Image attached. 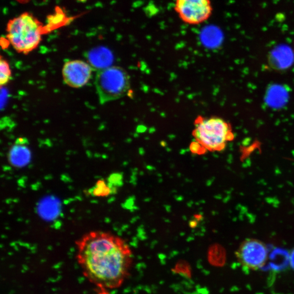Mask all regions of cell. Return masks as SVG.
<instances>
[{"mask_svg": "<svg viewBox=\"0 0 294 294\" xmlns=\"http://www.w3.org/2000/svg\"><path fill=\"white\" fill-rule=\"evenodd\" d=\"M290 261H291V264L292 265L293 268H294V250L292 251L291 257H290Z\"/></svg>", "mask_w": 294, "mask_h": 294, "instance_id": "7c38bea8", "label": "cell"}, {"mask_svg": "<svg viewBox=\"0 0 294 294\" xmlns=\"http://www.w3.org/2000/svg\"><path fill=\"white\" fill-rule=\"evenodd\" d=\"M89 65L98 71L111 67V56L105 49H97L89 52L88 55Z\"/></svg>", "mask_w": 294, "mask_h": 294, "instance_id": "9c48e42d", "label": "cell"}, {"mask_svg": "<svg viewBox=\"0 0 294 294\" xmlns=\"http://www.w3.org/2000/svg\"><path fill=\"white\" fill-rule=\"evenodd\" d=\"M235 254L241 265L250 270H257L264 267L268 257L265 244L254 239L243 241Z\"/></svg>", "mask_w": 294, "mask_h": 294, "instance_id": "8992f818", "label": "cell"}, {"mask_svg": "<svg viewBox=\"0 0 294 294\" xmlns=\"http://www.w3.org/2000/svg\"><path fill=\"white\" fill-rule=\"evenodd\" d=\"M195 125L193 136L196 142L206 150L222 151L228 142L235 138L230 125L221 118L199 117Z\"/></svg>", "mask_w": 294, "mask_h": 294, "instance_id": "3957f363", "label": "cell"}, {"mask_svg": "<svg viewBox=\"0 0 294 294\" xmlns=\"http://www.w3.org/2000/svg\"><path fill=\"white\" fill-rule=\"evenodd\" d=\"M42 27L41 22L32 14L25 12L9 20L7 38L16 51L27 55L40 44Z\"/></svg>", "mask_w": 294, "mask_h": 294, "instance_id": "7a4b0ae2", "label": "cell"}, {"mask_svg": "<svg viewBox=\"0 0 294 294\" xmlns=\"http://www.w3.org/2000/svg\"><path fill=\"white\" fill-rule=\"evenodd\" d=\"M9 151L8 160L12 165L16 167H22L28 165L31 159L30 148L23 138L17 139Z\"/></svg>", "mask_w": 294, "mask_h": 294, "instance_id": "ba28073f", "label": "cell"}, {"mask_svg": "<svg viewBox=\"0 0 294 294\" xmlns=\"http://www.w3.org/2000/svg\"><path fill=\"white\" fill-rule=\"evenodd\" d=\"M11 75V69L8 62L1 57L0 60V84L1 87L8 83Z\"/></svg>", "mask_w": 294, "mask_h": 294, "instance_id": "30bf717a", "label": "cell"}, {"mask_svg": "<svg viewBox=\"0 0 294 294\" xmlns=\"http://www.w3.org/2000/svg\"><path fill=\"white\" fill-rule=\"evenodd\" d=\"M78 264L84 277L101 290L122 283L131 252L123 239L108 232L91 231L75 243Z\"/></svg>", "mask_w": 294, "mask_h": 294, "instance_id": "6da1fadb", "label": "cell"}, {"mask_svg": "<svg viewBox=\"0 0 294 294\" xmlns=\"http://www.w3.org/2000/svg\"><path fill=\"white\" fill-rule=\"evenodd\" d=\"M93 69L89 63L83 60H69L63 67V80L71 87L81 88L89 81Z\"/></svg>", "mask_w": 294, "mask_h": 294, "instance_id": "52a82bcc", "label": "cell"}, {"mask_svg": "<svg viewBox=\"0 0 294 294\" xmlns=\"http://www.w3.org/2000/svg\"><path fill=\"white\" fill-rule=\"evenodd\" d=\"M76 1H78V2H86V1H87V0H76Z\"/></svg>", "mask_w": 294, "mask_h": 294, "instance_id": "4fadbf2b", "label": "cell"}, {"mask_svg": "<svg viewBox=\"0 0 294 294\" xmlns=\"http://www.w3.org/2000/svg\"><path fill=\"white\" fill-rule=\"evenodd\" d=\"M174 9L181 21L189 25H198L213 14L211 0H175Z\"/></svg>", "mask_w": 294, "mask_h": 294, "instance_id": "5b68a950", "label": "cell"}, {"mask_svg": "<svg viewBox=\"0 0 294 294\" xmlns=\"http://www.w3.org/2000/svg\"><path fill=\"white\" fill-rule=\"evenodd\" d=\"M190 149L193 153L198 154H202L205 152L206 150L205 148H203L200 144H199L197 142L192 143L190 146Z\"/></svg>", "mask_w": 294, "mask_h": 294, "instance_id": "8fae6325", "label": "cell"}, {"mask_svg": "<svg viewBox=\"0 0 294 294\" xmlns=\"http://www.w3.org/2000/svg\"><path fill=\"white\" fill-rule=\"evenodd\" d=\"M95 85L101 105L120 99L129 92L130 76L125 69L111 66L98 71Z\"/></svg>", "mask_w": 294, "mask_h": 294, "instance_id": "277c9868", "label": "cell"}]
</instances>
